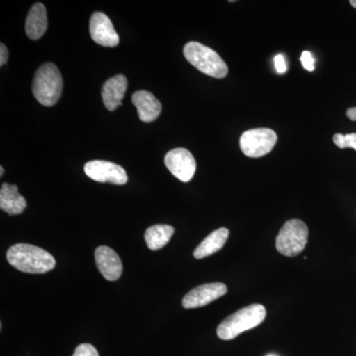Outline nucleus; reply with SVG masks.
I'll return each mask as SVG.
<instances>
[{"label":"nucleus","instance_id":"nucleus-1","mask_svg":"<svg viewBox=\"0 0 356 356\" xmlns=\"http://www.w3.org/2000/svg\"><path fill=\"white\" fill-rule=\"evenodd\" d=\"M6 259L14 268L26 273H46L56 266L53 255L44 248L29 243H17L9 248Z\"/></svg>","mask_w":356,"mask_h":356},{"label":"nucleus","instance_id":"nucleus-2","mask_svg":"<svg viewBox=\"0 0 356 356\" xmlns=\"http://www.w3.org/2000/svg\"><path fill=\"white\" fill-rule=\"evenodd\" d=\"M266 310L261 304H252L232 314L219 325L217 334L222 341H231L243 332L254 329L264 322Z\"/></svg>","mask_w":356,"mask_h":356},{"label":"nucleus","instance_id":"nucleus-3","mask_svg":"<svg viewBox=\"0 0 356 356\" xmlns=\"http://www.w3.org/2000/svg\"><path fill=\"white\" fill-rule=\"evenodd\" d=\"M63 86L62 74L57 65L47 63L42 65L35 74L33 95L44 106H54L62 95Z\"/></svg>","mask_w":356,"mask_h":356},{"label":"nucleus","instance_id":"nucleus-4","mask_svg":"<svg viewBox=\"0 0 356 356\" xmlns=\"http://www.w3.org/2000/svg\"><path fill=\"white\" fill-rule=\"evenodd\" d=\"M184 57L196 69L215 79H224L228 74V65L219 54L198 42H189L184 46Z\"/></svg>","mask_w":356,"mask_h":356},{"label":"nucleus","instance_id":"nucleus-5","mask_svg":"<svg viewBox=\"0 0 356 356\" xmlns=\"http://www.w3.org/2000/svg\"><path fill=\"white\" fill-rule=\"evenodd\" d=\"M309 229L301 220H289L283 225L276 238V250L285 257H297L308 243Z\"/></svg>","mask_w":356,"mask_h":356},{"label":"nucleus","instance_id":"nucleus-6","mask_svg":"<svg viewBox=\"0 0 356 356\" xmlns=\"http://www.w3.org/2000/svg\"><path fill=\"white\" fill-rule=\"evenodd\" d=\"M276 142L277 135L271 129H252L241 136L240 147L248 158H261L273 151Z\"/></svg>","mask_w":356,"mask_h":356},{"label":"nucleus","instance_id":"nucleus-7","mask_svg":"<svg viewBox=\"0 0 356 356\" xmlns=\"http://www.w3.org/2000/svg\"><path fill=\"white\" fill-rule=\"evenodd\" d=\"M84 172L89 178L98 182L124 185L128 175L122 166L106 161H90L84 165Z\"/></svg>","mask_w":356,"mask_h":356},{"label":"nucleus","instance_id":"nucleus-8","mask_svg":"<svg viewBox=\"0 0 356 356\" xmlns=\"http://www.w3.org/2000/svg\"><path fill=\"white\" fill-rule=\"evenodd\" d=\"M165 163L168 170L180 181H191L195 175V159L193 154L184 147H177L168 152L165 154Z\"/></svg>","mask_w":356,"mask_h":356},{"label":"nucleus","instance_id":"nucleus-9","mask_svg":"<svg viewBox=\"0 0 356 356\" xmlns=\"http://www.w3.org/2000/svg\"><path fill=\"white\" fill-rule=\"evenodd\" d=\"M228 292V288L222 282L206 283L193 288L182 299L185 309L200 308L219 299Z\"/></svg>","mask_w":356,"mask_h":356},{"label":"nucleus","instance_id":"nucleus-10","mask_svg":"<svg viewBox=\"0 0 356 356\" xmlns=\"http://www.w3.org/2000/svg\"><path fill=\"white\" fill-rule=\"evenodd\" d=\"M89 32L96 44L104 47L118 46L120 39L106 14L95 13L89 22Z\"/></svg>","mask_w":356,"mask_h":356},{"label":"nucleus","instance_id":"nucleus-11","mask_svg":"<svg viewBox=\"0 0 356 356\" xmlns=\"http://www.w3.org/2000/svg\"><path fill=\"white\" fill-rule=\"evenodd\" d=\"M95 261L105 280L116 281L120 278L123 266L120 257L111 248L102 245L96 248Z\"/></svg>","mask_w":356,"mask_h":356},{"label":"nucleus","instance_id":"nucleus-12","mask_svg":"<svg viewBox=\"0 0 356 356\" xmlns=\"http://www.w3.org/2000/svg\"><path fill=\"white\" fill-rule=\"evenodd\" d=\"M127 88L128 81L123 74H117L105 81L102 86V95L103 103L109 111H114L121 106L122 99L125 96Z\"/></svg>","mask_w":356,"mask_h":356},{"label":"nucleus","instance_id":"nucleus-13","mask_svg":"<svg viewBox=\"0 0 356 356\" xmlns=\"http://www.w3.org/2000/svg\"><path fill=\"white\" fill-rule=\"evenodd\" d=\"M134 106L138 110L140 121L151 123L156 120L161 112V102L149 91H136L132 96Z\"/></svg>","mask_w":356,"mask_h":356},{"label":"nucleus","instance_id":"nucleus-14","mask_svg":"<svg viewBox=\"0 0 356 356\" xmlns=\"http://www.w3.org/2000/svg\"><path fill=\"white\" fill-rule=\"evenodd\" d=\"M27 207V201L15 184H3L0 189V208L7 214L19 215Z\"/></svg>","mask_w":356,"mask_h":356},{"label":"nucleus","instance_id":"nucleus-15","mask_svg":"<svg viewBox=\"0 0 356 356\" xmlns=\"http://www.w3.org/2000/svg\"><path fill=\"white\" fill-rule=\"evenodd\" d=\"M48 27V18H47L46 7L44 4L35 3L28 13L26 19L25 31L28 38L38 40L46 32Z\"/></svg>","mask_w":356,"mask_h":356},{"label":"nucleus","instance_id":"nucleus-16","mask_svg":"<svg viewBox=\"0 0 356 356\" xmlns=\"http://www.w3.org/2000/svg\"><path fill=\"white\" fill-rule=\"evenodd\" d=\"M229 236V231L227 228H220L212 232L195 248L193 252L194 257L196 259H202L209 255L216 254L224 247L225 243L228 241Z\"/></svg>","mask_w":356,"mask_h":356},{"label":"nucleus","instance_id":"nucleus-17","mask_svg":"<svg viewBox=\"0 0 356 356\" xmlns=\"http://www.w3.org/2000/svg\"><path fill=\"white\" fill-rule=\"evenodd\" d=\"M175 234V228L170 225H154L145 233L147 248L151 250H159L170 242Z\"/></svg>","mask_w":356,"mask_h":356},{"label":"nucleus","instance_id":"nucleus-18","mask_svg":"<svg viewBox=\"0 0 356 356\" xmlns=\"http://www.w3.org/2000/svg\"><path fill=\"white\" fill-rule=\"evenodd\" d=\"M332 140H334V144L339 149L350 147V149L356 151V133L346 134V135L336 134Z\"/></svg>","mask_w":356,"mask_h":356},{"label":"nucleus","instance_id":"nucleus-19","mask_svg":"<svg viewBox=\"0 0 356 356\" xmlns=\"http://www.w3.org/2000/svg\"><path fill=\"white\" fill-rule=\"evenodd\" d=\"M72 356H99L95 346L89 343L79 344Z\"/></svg>","mask_w":356,"mask_h":356},{"label":"nucleus","instance_id":"nucleus-20","mask_svg":"<svg viewBox=\"0 0 356 356\" xmlns=\"http://www.w3.org/2000/svg\"><path fill=\"white\" fill-rule=\"evenodd\" d=\"M301 63L303 65L304 69L313 72L315 70V60L310 51H304L301 55Z\"/></svg>","mask_w":356,"mask_h":356},{"label":"nucleus","instance_id":"nucleus-21","mask_svg":"<svg viewBox=\"0 0 356 356\" xmlns=\"http://www.w3.org/2000/svg\"><path fill=\"white\" fill-rule=\"evenodd\" d=\"M274 65H275L276 72L278 74H285L286 72L287 65L282 55L275 56V58H274Z\"/></svg>","mask_w":356,"mask_h":356},{"label":"nucleus","instance_id":"nucleus-22","mask_svg":"<svg viewBox=\"0 0 356 356\" xmlns=\"http://www.w3.org/2000/svg\"><path fill=\"white\" fill-rule=\"evenodd\" d=\"M8 50H7V47L6 44H0V65H4L7 63V60H8Z\"/></svg>","mask_w":356,"mask_h":356},{"label":"nucleus","instance_id":"nucleus-23","mask_svg":"<svg viewBox=\"0 0 356 356\" xmlns=\"http://www.w3.org/2000/svg\"><path fill=\"white\" fill-rule=\"evenodd\" d=\"M346 116H348V118L350 119L351 121H356V107L348 109Z\"/></svg>","mask_w":356,"mask_h":356},{"label":"nucleus","instance_id":"nucleus-24","mask_svg":"<svg viewBox=\"0 0 356 356\" xmlns=\"http://www.w3.org/2000/svg\"><path fill=\"white\" fill-rule=\"evenodd\" d=\"M350 3L351 4V6L355 7V8H356V0H351V1H350Z\"/></svg>","mask_w":356,"mask_h":356},{"label":"nucleus","instance_id":"nucleus-25","mask_svg":"<svg viewBox=\"0 0 356 356\" xmlns=\"http://www.w3.org/2000/svg\"><path fill=\"white\" fill-rule=\"evenodd\" d=\"M3 173H4V168H3V166H1V168H0V175H3Z\"/></svg>","mask_w":356,"mask_h":356},{"label":"nucleus","instance_id":"nucleus-26","mask_svg":"<svg viewBox=\"0 0 356 356\" xmlns=\"http://www.w3.org/2000/svg\"><path fill=\"white\" fill-rule=\"evenodd\" d=\"M268 356H274V355H268Z\"/></svg>","mask_w":356,"mask_h":356}]
</instances>
